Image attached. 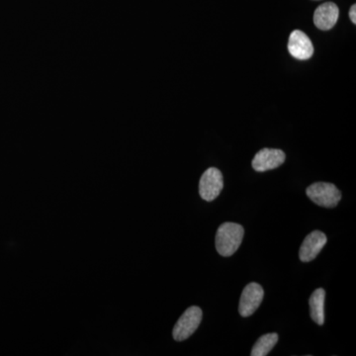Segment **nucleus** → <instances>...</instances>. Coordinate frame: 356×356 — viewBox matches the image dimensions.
<instances>
[{"label": "nucleus", "mask_w": 356, "mask_h": 356, "mask_svg": "<svg viewBox=\"0 0 356 356\" xmlns=\"http://www.w3.org/2000/svg\"><path fill=\"white\" fill-rule=\"evenodd\" d=\"M245 229L236 222H224L216 234V250L222 257H229L235 254L242 245Z\"/></svg>", "instance_id": "f257e3e1"}, {"label": "nucleus", "mask_w": 356, "mask_h": 356, "mask_svg": "<svg viewBox=\"0 0 356 356\" xmlns=\"http://www.w3.org/2000/svg\"><path fill=\"white\" fill-rule=\"evenodd\" d=\"M307 196L314 203L324 208H334L341 199V191L336 185L327 182H316L306 191Z\"/></svg>", "instance_id": "f03ea898"}, {"label": "nucleus", "mask_w": 356, "mask_h": 356, "mask_svg": "<svg viewBox=\"0 0 356 356\" xmlns=\"http://www.w3.org/2000/svg\"><path fill=\"white\" fill-rule=\"evenodd\" d=\"M278 341V334L275 332L264 334L257 339L252 348L250 355L252 356H266L275 346Z\"/></svg>", "instance_id": "9b49d317"}, {"label": "nucleus", "mask_w": 356, "mask_h": 356, "mask_svg": "<svg viewBox=\"0 0 356 356\" xmlns=\"http://www.w3.org/2000/svg\"><path fill=\"white\" fill-rule=\"evenodd\" d=\"M284 152L278 149H262L252 159V168L259 172H267V170H274L280 168L284 163Z\"/></svg>", "instance_id": "423d86ee"}, {"label": "nucleus", "mask_w": 356, "mask_h": 356, "mask_svg": "<svg viewBox=\"0 0 356 356\" xmlns=\"http://www.w3.org/2000/svg\"><path fill=\"white\" fill-rule=\"evenodd\" d=\"M327 242V236L323 232L314 231L309 234L302 243L299 250L300 261L309 262L314 261Z\"/></svg>", "instance_id": "6e6552de"}, {"label": "nucleus", "mask_w": 356, "mask_h": 356, "mask_svg": "<svg viewBox=\"0 0 356 356\" xmlns=\"http://www.w3.org/2000/svg\"><path fill=\"white\" fill-rule=\"evenodd\" d=\"M264 288L259 283L252 282L245 287L241 295L238 312L243 318L250 317L261 306L264 300Z\"/></svg>", "instance_id": "39448f33"}, {"label": "nucleus", "mask_w": 356, "mask_h": 356, "mask_svg": "<svg viewBox=\"0 0 356 356\" xmlns=\"http://www.w3.org/2000/svg\"><path fill=\"white\" fill-rule=\"evenodd\" d=\"M288 51L297 60H309L314 55V46L305 33L295 30L290 34Z\"/></svg>", "instance_id": "0eeeda50"}, {"label": "nucleus", "mask_w": 356, "mask_h": 356, "mask_svg": "<svg viewBox=\"0 0 356 356\" xmlns=\"http://www.w3.org/2000/svg\"><path fill=\"white\" fill-rule=\"evenodd\" d=\"M325 290L323 288H318L313 292L309 300L312 320L318 325H323L325 323Z\"/></svg>", "instance_id": "9d476101"}, {"label": "nucleus", "mask_w": 356, "mask_h": 356, "mask_svg": "<svg viewBox=\"0 0 356 356\" xmlns=\"http://www.w3.org/2000/svg\"><path fill=\"white\" fill-rule=\"evenodd\" d=\"M350 18L353 24H356V6L353 4L350 10Z\"/></svg>", "instance_id": "f8f14e48"}, {"label": "nucleus", "mask_w": 356, "mask_h": 356, "mask_svg": "<svg viewBox=\"0 0 356 356\" xmlns=\"http://www.w3.org/2000/svg\"><path fill=\"white\" fill-rule=\"evenodd\" d=\"M224 188V178L216 168H210L203 173L199 182V194L203 200L211 202L220 195Z\"/></svg>", "instance_id": "20e7f679"}, {"label": "nucleus", "mask_w": 356, "mask_h": 356, "mask_svg": "<svg viewBox=\"0 0 356 356\" xmlns=\"http://www.w3.org/2000/svg\"><path fill=\"white\" fill-rule=\"evenodd\" d=\"M339 7L334 2H325L316 9L314 14V23L323 31L331 30L339 19Z\"/></svg>", "instance_id": "1a4fd4ad"}, {"label": "nucleus", "mask_w": 356, "mask_h": 356, "mask_svg": "<svg viewBox=\"0 0 356 356\" xmlns=\"http://www.w3.org/2000/svg\"><path fill=\"white\" fill-rule=\"evenodd\" d=\"M202 317V310L199 307H189L173 327L172 336L175 341H184L191 337L200 325Z\"/></svg>", "instance_id": "7ed1b4c3"}]
</instances>
